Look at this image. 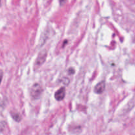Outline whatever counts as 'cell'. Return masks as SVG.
Masks as SVG:
<instances>
[{
  "label": "cell",
  "instance_id": "6da1fadb",
  "mask_svg": "<svg viewBox=\"0 0 135 135\" xmlns=\"http://www.w3.org/2000/svg\"><path fill=\"white\" fill-rule=\"evenodd\" d=\"M43 89L40 84L36 83L33 85V86L31 88L30 90V95L34 99H38L42 95Z\"/></svg>",
  "mask_w": 135,
  "mask_h": 135
},
{
  "label": "cell",
  "instance_id": "7a4b0ae2",
  "mask_svg": "<svg viewBox=\"0 0 135 135\" xmlns=\"http://www.w3.org/2000/svg\"><path fill=\"white\" fill-rule=\"evenodd\" d=\"M66 90L64 87L60 88L55 93V98L57 101H61L64 99L65 96Z\"/></svg>",
  "mask_w": 135,
  "mask_h": 135
},
{
  "label": "cell",
  "instance_id": "3957f363",
  "mask_svg": "<svg viewBox=\"0 0 135 135\" xmlns=\"http://www.w3.org/2000/svg\"><path fill=\"white\" fill-rule=\"evenodd\" d=\"M105 88V81H101L97 84V85L95 86L94 88V92L95 93L98 94H101L104 92V90Z\"/></svg>",
  "mask_w": 135,
  "mask_h": 135
},
{
  "label": "cell",
  "instance_id": "277c9868",
  "mask_svg": "<svg viewBox=\"0 0 135 135\" xmlns=\"http://www.w3.org/2000/svg\"><path fill=\"white\" fill-rule=\"evenodd\" d=\"M46 56H47V52L46 51H43L39 54L38 58H37L36 60V64L38 65H41L42 64H43L44 62L45 61L46 59Z\"/></svg>",
  "mask_w": 135,
  "mask_h": 135
},
{
  "label": "cell",
  "instance_id": "5b68a950",
  "mask_svg": "<svg viewBox=\"0 0 135 135\" xmlns=\"http://www.w3.org/2000/svg\"><path fill=\"white\" fill-rule=\"evenodd\" d=\"M12 117H13L16 121H17V122H19L21 120V117L18 113H12Z\"/></svg>",
  "mask_w": 135,
  "mask_h": 135
},
{
  "label": "cell",
  "instance_id": "8992f818",
  "mask_svg": "<svg viewBox=\"0 0 135 135\" xmlns=\"http://www.w3.org/2000/svg\"><path fill=\"white\" fill-rule=\"evenodd\" d=\"M4 127H5V123L0 122V133L3 131Z\"/></svg>",
  "mask_w": 135,
  "mask_h": 135
},
{
  "label": "cell",
  "instance_id": "52a82bcc",
  "mask_svg": "<svg viewBox=\"0 0 135 135\" xmlns=\"http://www.w3.org/2000/svg\"><path fill=\"white\" fill-rule=\"evenodd\" d=\"M66 1H67V0H59V3H60V5H63V4L65 3Z\"/></svg>",
  "mask_w": 135,
  "mask_h": 135
},
{
  "label": "cell",
  "instance_id": "ba28073f",
  "mask_svg": "<svg viewBox=\"0 0 135 135\" xmlns=\"http://www.w3.org/2000/svg\"><path fill=\"white\" fill-rule=\"evenodd\" d=\"M1 79H2V75H0V83H1Z\"/></svg>",
  "mask_w": 135,
  "mask_h": 135
},
{
  "label": "cell",
  "instance_id": "9c48e42d",
  "mask_svg": "<svg viewBox=\"0 0 135 135\" xmlns=\"http://www.w3.org/2000/svg\"><path fill=\"white\" fill-rule=\"evenodd\" d=\"M0 7H1V0H0Z\"/></svg>",
  "mask_w": 135,
  "mask_h": 135
}]
</instances>
